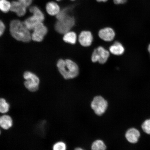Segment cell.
<instances>
[{"mask_svg":"<svg viewBox=\"0 0 150 150\" xmlns=\"http://www.w3.org/2000/svg\"><path fill=\"white\" fill-rule=\"evenodd\" d=\"M52 149V150H66V144L63 142H57L53 144Z\"/></svg>","mask_w":150,"mask_h":150,"instance_id":"cell-22","label":"cell"},{"mask_svg":"<svg viewBox=\"0 0 150 150\" xmlns=\"http://www.w3.org/2000/svg\"><path fill=\"white\" fill-rule=\"evenodd\" d=\"M108 103L105 99L101 96L94 98L91 103V107L96 114L100 116L103 115L108 108Z\"/></svg>","mask_w":150,"mask_h":150,"instance_id":"cell-5","label":"cell"},{"mask_svg":"<svg viewBox=\"0 0 150 150\" xmlns=\"http://www.w3.org/2000/svg\"><path fill=\"white\" fill-rule=\"evenodd\" d=\"M63 40L66 42L71 44H76L77 40V35L76 33L72 31H69L64 35Z\"/></svg>","mask_w":150,"mask_h":150,"instance_id":"cell-18","label":"cell"},{"mask_svg":"<svg viewBox=\"0 0 150 150\" xmlns=\"http://www.w3.org/2000/svg\"><path fill=\"white\" fill-rule=\"evenodd\" d=\"M24 22L26 27L30 30H33L34 28L37 24L39 22H41L38 18L33 15L32 16L26 19Z\"/></svg>","mask_w":150,"mask_h":150,"instance_id":"cell-16","label":"cell"},{"mask_svg":"<svg viewBox=\"0 0 150 150\" xmlns=\"http://www.w3.org/2000/svg\"><path fill=\"white\" fill-rule=\"evenodd\" d=\"M148 50L150 54V44L149 45V47H148Z\"/></svg>","mask_w":150,"mask_h":150,"instance_id":"cell-29","label":"cell"},{"mask_svg":"<svg viewBox=\"0 0 150 150\" xmlns=\"http://www.w3.org/2000/svg\"><path fill=\"white\" fill-rule=\"evenodd\" d=\"M23 77L26 80L24 82V85L26 88L31 92H35L38 91L40 83L38 77L29 71L24 73Z\"/></svg>","mask_w":150,"mask_h":150,"instance_id":"cell-3","label":"cell"},{"mask_svg":"<svg viewBox=\"0 0 150 150\" xmlns=\"http://www.w3.org/2000/svg\"><path fill=\"white\" fill-rule=\"evenodd\" d=\"M57 66L59 72L65 79H72L78 76L79 73L78 65L71 59H60Z\"/></svg>","mask_w":150,"mask_h":150,"instance_id":"cell-2","label":"cell"},{"mask_svg":"<svg viewBox=\"0 0 150 150\" xmlns=\"http://www.w3.org/2000/svg\"><path fill=\"white\" fill-rule=\"evenodd\" d=\"M11 3L8 0H0V11L4 13L11 11Z\"/></svg>","mask_w":150,"mask_h":150,"instance_id":"cell-19","label":"cell"},{"mask_svg":"<svg viewBox=\"0 0 150 150\" xmlns=\"http://www.w3.org/2000/svg\"><path fill=\"white\" fill-rule=\"evenodd\" d=\"M57 1H61V0H57Z\"/></svg>","mask_w":150,"mask_h":150,"instance_id":"cell-31","label":"cell"},{"mask_svg":"<svg viewBox=\"0 0 150 150\" xmlns=\"http://www.w3.org/2000/svg\"><path fill=\"white\" fill-rule=\"evenodd\" d=\"M10 32L12 36L18 41L28 42L32 39L30 30L24 22L18 20H13L11 22Z\"/></svg>","mask_w":150,"mask_h":150,"instance_id":"cell-1","label":"cell"},{"mask_svg":"<svg viewBox=\"0 0 150 150\" xmlns=\"http://www.w3.org/2000/svg\"><path fill=\"white\" fill-rule=\"evenodd\" d=\"M99 37L106 42H110L113 40L115 33L111 28H106L100 30L98 33Z\"/></svg>","mask_w":150,"mask_h":150,"instance_id":"cell-10","label":"cell"},{"mask_svg":"<svg viewBox=\"0 0 150 150\" xmlns=\"http://www.w3.org/2000/svg\"><path fill=\"white\" fill-rule=\"evenodd\" d=\"M11 108L10 103L3 97L0 98V114L8 113Z\"/></svg>","mask_w":150,"mask_h":150,"instance_id":"cell-15","label":"cell"},{"mask_svg":"<svg viewBox=\"0 0 150 150\" xmlns=\"http://www.w3.org/2000/svg\"><path fill=\"white\" fill-rule=\"evenodd\" d=\"M46 10L47 13L50 16H57L60 11L59 5L54 1H50L47 4Z\"/></svg>","mask_w":150,"mask_h":150,"instance_id":"cell-13","label":"cell"},{"mask_svg":"<svg viewBox=\"0 0 150 150\" xmlns=\"http://www.w3.org/2000/svg\"><path fill=\"white\" fill-rule=\"evenodd\" d=\"M110 51L113 55H120L124 52L125 48L120 43L116 42L110 47Z\"/></svg>","mask_w":150,"mask_h":150,"instance_id":"cell-14","label":"cell"},{"mask_svg":"<svg viewBox=\"0 0 150 150\" xmlns=\"http://www.w3.org/2000/svg\"><path fill=\"white\" fill-rule=\"evenodd\" d=\"M142 130L146 134H150V119L146 120L142 125Z\"/></svg>","mask_w":150,"mask_h":150,"instance_id":"cell-23","label":"cell"},{"mask_svg":"<svg viewBox=\"0 0 150 150\" xmlns=\"http://www.w3.org/2000/svg\"><path fill=\"white\" fill-rule=\"evenodd\" d=\"M110 56L109 52L102 47L99 46L96 49L91 56V60L94 63L98 62L104 64L105 63Z\"/></svg>","mask_w":150,"mask_h":150,"instance_id":"cell-6","label":"cell"},{"mask_svg":"<svg viewBox=\"0 0 150 150\" xmlns=\"http://www.w3.org/2000/svg\"><path fill=\"white\" fill-rule=\"evenodd\" d=\"M93 39L92 34L89 31H82L79 36V41L80 44L84 47L91 46Z\"/></svg>","mask_w":150,"mask_h":150,"instance_id":"cell-9","label":"cell"},{"mask_svg":"<svg viewBox=\"0 0 150 150\" xmlns=\"http://www.w3.org/2000/svg\"><path fill=\"white\" fill-rule=\"evenodd\" d=\"M106 146L102 140H96L91 146L92 150H106Z\"/></svg>","mask_w":150,"mask_h":150,"instance_id":"cell-20","label":"cell"},{"mask_svg":"<svg viewBox=\"0 0 150 150\" xmlns=\"http://www.w3.org/2000/svg\"><path fill=\"white\" fill-rule=\"evenodd\" d=\"M97 1L99 2H105L108 0H97Z\"/></svg>","mask_w":150,"mask_h":150,"instance_id":"cell-27","label":"cell"},{"mask_svg":"<svg viewBox=\"0 0 150 150\" xmlns=\"http://www.w3.org/2000/svg\"><path fill=\"white\" fill-rule=\"evenodd\" d=\"M140 136V133L137 129L132 128L129 129L125 134V137L129 142L135 144L138 142Z\"/></svg>","mask_w":150,"mask_h":150,"instance_id":"cell-12","label":"cell"},{"mask_svg":"<svg viewBox=\"0 0 150 150\" xmlns=\"http://www.w3.org/2000/svg\"><path fill=\"white\" fill-rule=\"evenodd\" d=\"M74 150H84L83 149H81V148H77L75 149Z\"/></svg>","mask_w":150,"mask_h":150,"instance_id":"cell-28","label":"cell"},{"mask_svg":"<svg viewBox=\"0 0 150 150\" xmlns=\"http://www.w3.org/2000/svg\"><path fill=\"white\" fill-rule=\"evenodd\" d=\"M14 125L13 118L10 114H6L0 115V128L4 131H8Z\"/></svg>","mask_w":150,"mask_h":150,"instance_id":"cell-8","label":"cell"},{"mask_svg":"<svg viewBox=\"0 0 150 150\" xmlns=\"http://www.w3.org/2000/svg\"><path fill=\"white\" fill-rule=\"evenodd\" d=\"M114 3L117 4H123L126 2L127 0H113Z\"/></svg>","mask_w":150,"mask_h":150,"instance_id":"cell-26","label":"cell"},{"mask_svg":"<svg viewBox=\"0 0 150 150\" xmlns=\"http://www.w3.org/2000/svg\"><path fill=\"white\" fill-rule=\"evenodd\" d=\"M71 1H74V0H71Z\"/></svg>","mask_w":150,"mask_h":150,"instance_id":"cell-32","label":"cell"},{"mask_svg":"<svg viewBox=\"0 0 150 150\" xmlns=\"http://www.w3.org/2000/svg\"><path fill=\"white\" fill-rule=\"evenodd\" d=\"M18 1L23 5L24 6L27 8L32 3L33 0H18Z\"/></svg>","mask_w":150,"mask_h":150,"instance_id":"cell-24","label":"cell"},{"mask_svg":"<svg viewBox=\"0 0 150 150\" xmlns=\"http://www.w3.org/2000/svg\"><path fill=\"white\" fill-rule=\"evenodd\" d=\"M75 23L74 18L69 16L64 20L58 21L55 26V29L58 33L64 35L70 31Z\"/></svg>","mask_w":150,"mask_h":150,"instance_id":"cell-4","label":"cell"},{"mask_svg":"<svg viewBox=\"0 0 150 150\" xmlns=\"http://www.w3.org/2000/svg\"><path fill=\"white\" fill-rule=\"evenodd\" d=\"M70 9L68 8L64 9L60 11L59 12L56 16L58 21H61L64 19L69 16L68 15Z\"/></svg>","mask_w":150,"mask_h":150,"instance_id":"cell-21","label":"cell"},{"mask_svg":"<svg viewBox=\"0 0 150 150\" xmlns=\"http://www.w3.org/2000/svg\"><path fill=\"white\" fill-rule=\"evenodd\" d=\"M2 134V131L1 128H0V136Z\"/></svg>","mask_w":150,"mask_h":150,"instance_id":"cell-30","label":"cell"},{"mask_svg":"<svg viewBox=\"0 0 150 150\" xmlns=\"http://www.w3.org/2000/svg\"><path fill=\"white\" fill-rule=\"evenodd\" d=\"M33 32L31 34V39L35 42H41L48 32L47 28L43 22H39L34 28Z\"/></svg>","mask_w":150,"mask_h":150,"instance_id":"cell-7","label":"cell"},{"mask_svg":"<svg viewBox=\"0 0 150 150\" xmlns=\"http://www.w3.org/2000/svg\"><path fill=\"white\" fill-rule=\"evenodd\" d=\"M30 12L33 14V16L35 17L41 22H43L45 20V16L42 11L38 7L32 6L29 9Z\"/></svg>","mask_w":150,"mask_h":150,"instance_id":"cell-17","label":"cell"},{"mask_svg":"<svg viewBox=\"0 0 150 150\" xmlns=\"http://www.w3.org/2000/svg\"><path fill=\"white\" fill-rule=\"evenodd\" d=\"M27 8L18 1H14L11 3V11L16 13L18 16H24L27 12Z\"/></svg>","mask_w":150,"mask_h":150,"instance_id":"cell-11","label":"cell"},{"mask_svg":"<svg viewBox=\"0 0 150 150\" xmlns=\"http://www.w3.org/2000/svg\"><path fill=\"white\" fill-rule=\"evenodd\" d=\"M5 26L4 22L0 20V37L3 35L5 30Z\"/></svg>","mask_w":150,"mask_h":150,"instance_id":"cell-25","label":"cell"}]
</instances>
